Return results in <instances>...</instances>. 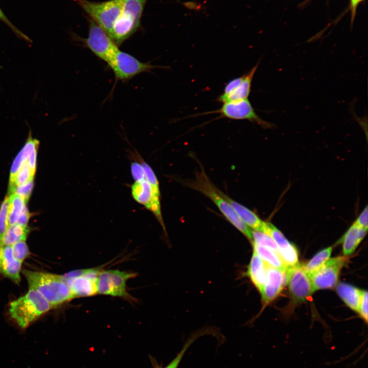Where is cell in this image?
<instances>
[{
	"instance_id": "1",
	"label": "cell",
	"mask_w": 368,
	"mask_h": 368,
	"mask_svg": "<svg viewBox=\"0 0 368 368\" xmlns=\"http://www.w3.org/2000/svg\"><path fill=\"white\" fill-rule=\"evenodd\" d=\"M22 273L26 278L29 289L39 292L53 308L74 298L62 275L27 269Z\"/></svg>"
},
{
	"instance_id": "2",
	"label": "cell",
	"mask_w": 368,
	"mask_h": 368,
	"mask_svg": "<svg viewBox=\"0 0 368 368\" xmlns=\"http://www.w3.org/2000/svg\"><path fill=\"white\" fill-rule=\"evenodd\" d=\"M192 179L183 180L182 183L197 191L211 200L225 218L251 241L252 231L238 215L229 203L220 194L210 181L202 167Z\"/></svg>"
},
{
	"instance_id": "3",
	"label": "cell",
	"mask_w": 368,
	"mask_h": 368,
	"mask_svg": "<svg viewBox=\"0 0 368 368\" xmlns=\"http://www.w3.org/2000/svg\"><path fill=\"white\" fill-rule=\"evenodd\" d=\"M51 309L50 304L39 292L29 289L25 295L10 303L9 312L17 325L25 329Z\"/></svg>"
},
{
	"instance_id": "4",
	"label": "cell",
	"mask_w": 368,
	"mask_h": 368,
	"mask_svg": "<svg viewBox=\"0 0 368 368\" xmlns=\"http://www.w3.org/2000/svg\"><path fill=\"white\" fill-rule=\"evenodd\" d=\"M147 0H124L121 14L109 37L120 45L140 28L141 19Z\"/></svg>"
},
{
	"instance_id": "5",
	"label": "cell",
	"mask_w": 368,
	"mask_h": 368,
	"mask_svg": "<svg viewBox=\"0 0 368 368\" xmlns=\"http://www.w3.org/2000/svg\"><path fill=\"white\" fill-rule=\"evenodd\" d=\"M124 0L95 2L77 0L78 4L109 36L122 11Z\"/></svg>"
},
{
	"instance_id": "6",
	"label": "cell",
	"mask_w": 368,
	"mask_h": 368,
	"mask_svg": "<svg viewBox=\"0 0 368 368\" xmlns=\"http://www.w3.org/2000/svg\"><path fill=\"white\" fill-rule=\"evenodd\" d=\"M107 64L113 72L116 79L121 81L131 79L136 75L150 72L155 68H168L142 62L120 49L116 51Z\"/></svg>"
},
{
	"instance_id": "7",
	"label": "cell",
	"mask_w": 368,
	"mask_h": 368,
	"mask_svg": "<svg viewBox=\"0 0 368 368\" xmlns=\"http://www.w3.org/2000/svg\"><path fill=\"white\" fill-rule=\"evenodd\" d=\"M136 276L134 272L101 270L98 277L97 294L130 298L127 290V282Z\"/></svg>"
},
{
	"instance_id": "8",
	"label": "cell",
	"mask_w": 368,
	"mask_h": 368,
	"mask_svg": "<svg viewBox=\"0 0 368 368\" xmlns=\"http://www.w3.org/2000/svg\"><path fill=\"white\" fill-rule=\"evenodd\" d=\"M88 21V36L86 38H80V40L85 47L107 63L119 49V46L94 21L89 19Z\"/></svg>"
},
{
	"instance_id": "9",
	"label": "cell",
	"mask_w": 368,
	"mask_h": 368,
	"mask_svg": "<svg viewBox=\"0 0 368 368\" xmlns=\"http://www.w3.org/2000/svg\"><path fill=\"white\" fill-rule=\"evenodd\" d=\"M212 113L220 114L218 119L225 118L236 120H248L265 129L271 128L274 126V124L263 120L257 114L248 99L224 103L218 109L198 115Z\"/></svg>"
},
{
	"instance_id": "10",
	"label": "cell",
	"mask_w": 368,
	"mask_h": 368,
	"mask_svg": "<svg viewBox=\"0 0 368 368\" xmlns=\"http://www.w3.org/2000/svg\"><path fill=\"white\" fill-rule=\"evenodd\" d=\"M287 284L295 303L304 302L314 291L310 276L299 263L286 269Z\"/></svg>"
},
{
	"instance_id": "11",
	"label": "cell",
	"mask_w": 368,
	"mask_h": 368,
	"mask_svg": "<svg viewBox=\"0 0 368 368\" xmlns=\"http://www.w3.org/2000/svg\"><path fill=\"white\" fill-rule=\"evenodd\" d=\"M347 259L344 257L329 259L310 277L314 291L333 288L337 285L340 271Z\"/></svg>"
},
{
	"instance_id": "12",
	"label": "cell",
	"mask_w": 368,
	"mask_h": 368,
	"mask_svg": "<svg viewBox=\"0 0 368 368\" xmlns=\"http://www.w3.org/2000/svg\"><path fill=\"white\" fill-rule=\"evenodd\" d=\"M101 270L99 268H89L88 271L82 275L63 279L74 298L97 294V280Z\"/></svg>"
},
{
	"instance_id": "13",
	"label": "cell",
	"mask_w": 368,
	"mask_h": 368,
	"mask_svg": "<svg viewBox=\"0 0 368 368\" xmlns=\"http://www.w3.org/2000/svg\"><path fill=\"white\" fill-rule=\"evenodd\" d=\"M263 233L269 235L272 238L278 248L279 255L287 268L298 264V251L296 247L274 225L266 222Z\"/></svg>"
},
{
	"instance_id": "14",
	"label": "cell",
	"mask_w": 368,
	"mask_h": 368,
	"mask_svg": "<svg viewBox=\"0 0 368 368\" xmlns=\"http://www.w3.org/2000/svg\"><path fill=\"white\" fill-rule=\"evenodd\" d=\"M266 275L262 298L265 305L274 300L287 284L286 270L276 268L265 263Z\"/></svg>"
},
{
	"instance_id": "15",
	"label": "cell",
	"mask_w": 368,
	"mask_h": 368,
	"mask_svg": "<svg viewBox=\"0 0 368 368\" xmlns=\"http://www.w3.org/2000/svg\"><path fill=\"white\" fill-rule=\"evenodd\" d=\"M138 160L141 164L146 176L149 183L152 193V205L151 211L162 226L165 234L166 228L163 219L160 205V192L158 179L150 165L137 153Z\"/></svg>"
},
{
	"instance_id": "16",
	"label": "cell",
	"mask_w": 368,
	"mask_h": 368,
	"mask_svg": "<svg viewBox=\"0 0 368 368\" xmlns=\"http://www.w3.org/2000/svg\"><path fill=\"white\" fill-rule=\"evenodd\" d=\"M22 263L15 258L11 246H3L0 251L1 274L18 284L20 281V272Z\"/></svg>"
},
{
	"instance_id": "17",
	"label": "cell",
	"mask_w": 368,
	"mask_h": 368,
	"mask_svg": "<svg viewBox=\"0 0 368 368\" xmlns=\"http://www.w3.org/2000/svg\"><path fill=\"white\" fill-rule=\"evenodd\" d=\"M217 190L249 228L263 232L266 222L262 221L255 213L232 199L219 189L217 188Z\"/></svg>"
},
{
	"instance_id": "18",
	"label": "cell",
	"mask_w": 368,
	"mask_h": 368,
	"mask_svg": "<svg viewBox=\"0 0 368 368\" xmlns=\"http://www.w3.org/2000/svg\"><path fill=\"white\" fill-rule=\"evenodd\" d=\"M259 63L258 62L249 71L243 75L241 83L229 94L225 96L219 95L217 101L223 104L248 99L251 91L252 81Z\"/></svg>"
},
{
	"instance_id": "19",
	"label": "cell",
	"mask_w": 368,
	"mask_h": 368,
	"mask_svg": "<svg viewBox=\"0 0 368 368\" xmlns=\"http://www.w3.org/2000/svg\"><path fill=\"white\" fill-rule=\"evenodd\" d=\"M246 275L262 295L266 275L265 263L255 250L248 266Z\"/></svg>"
},
{
	"instance_id": "20",
	"label": "cell",
	"mask_w": 368,
	"mask_h": 368,
	"mask_svg": "<svg viewBox=\"0 0 368 368\" xmlns=\"http://www.w3.org/2000/svg\"><path fill=\"white\" fill-rule=\"evenodd\" d=\"M130 188L131 194L133 199L151 211L153 201L152 193L150 185L146 178L134 180Z\"/></svg>"
},
{
	"instance_id": "21",
	"label": "cell",
	"mask_w": 368,
	"mask_h": 368,
	"mask_svg": "<svg viewBox=\"0 0 368 368\" xmlns=\"http://www.w3.org/2000/svg\"><path fill=\"white\" fill-rule=\"evenodd\" d=\"M336 291L346 304L351 309L358 312L363 290L344 283H339Z\"/></svg>"
},
{
	"instance_id": "22",
	"label": "cell",
	"mask_w": 368,
	"mask_h": 368,
	"mask_svg": "<svg viewBox=\"0 0 368 368\" xmlns=\"http://www.w3.org/2000/svg\"><path fill=\"white\" fill-rule=\"evenodd\" d=\"M367 229L359 227L353 223L342 238V249L344 256L352 254L365 237Z\"/></svg>"
},
{
	"instance_id": "23",
	"label": "cell",
	"mask_w": 368,
	"mask_h": 368,
	"mask_svg": "<svg viewBox=\"0 0 368 368\" xmlns=\"http://www.w3.org/2000/svg\"><path fill=\"white\" fill-rule=\"evenodd\" d=\"M30 131L27 140L24 146L17 154L12 163L10 170L9 180H11L14 178L22 165L27 161L32 152L38 147L39 144V141L32 137L31 130Z\"/></svg>"
},
{
	"instance_id": "24",
	"label": "cell",
	"mask_w": 368,
	"mask_h": 368,
	"mask_svg": "<svg viewBox=\"0 0 368 368\" xmlns=\"http://www.w3.org/2000/svg\"><path fill=\"white\" fill-rule=\"evenodd\" d=\"M255 250L268 265L281 269L286 270L287 267L280 255L271 249L259 245L252 242Z\"/></svg>"
},
{
	"instance_id": "25",
	"label": "cell",
	"mask_w": 368,
	"mask_h": 368,
	"mask_svg": "<svg viewBox=\"0 0 368 368\" xmlns=\"http://www.w3.org/2000/svg\"><path fill=\"white\" fill-rule=\"evenodd\" d=\"M29 231L28 227L17 223L9 226L0 243L3 245L11 246L16 242L25 241Z\"/></svg>"
},
{
	"instance_id": "26",
	"label": "cell",
	"mask_w": 368,
	"mask_h": 368,
	"mask_svg": "<svg viewBox=\"0 0 368 368\" xmlns=\"http://www.w3.org/2000/svg\"><path fill=\"white\" fill-rule=\"evenodd\" d=\"M8 198V224L11 226L17 223L27 202L15 193L9 196Z\"/></svg>"
},
{
	"instance_id": "27",
	"label": "cell",
	"mask_w": 368,
	"mask_h": 368,
	"mask_svg": "<svg viewBox=\"0 0 368 368\" xmlns=\"http://www.w3.org/2000/svg\"><path fill=\"white\" fill-rule=\"evenodd\" d=\"M35 173V172L30 168L28 162H25L14 178L11 180H9V196L13 194L16 187L25 185L33 180Z\"/></svg>"
},
{
	"instance_id": "28",
	"label": "cell",
	"mask_w": 368,
	"mask_h": 368,
	"mask_svg": "<svg viewBox=\"0 0 368 368\" xmlns=\"http://www.w3.org/2000/svg\"><path fill=\"white\" fill-rule=\"evenodd\" d=\"M332 251V247L326 248L317 252L303 267L307 273L310 276L318 270L329 259Z\"/></svg>"
},
{
	"instance_id": "29",
	"label": "cell",
	"mask_w": 368,
	"mask_h": 368,
	"mask_svg": "<svg viewBox=\"0 0 368 368\" xmlns=\"http://www.w3.org/2000/svg\"><path fill=\"white\" fill-rule=\"evenodd\" d=\"M251 242L259 245L267 247L280 255L275 242L272 238L267 234L259 231H252Z\"/></svg>"
},
{
	"instance_id": "30",
	"label": "cell",
	"mask_w": 368,
	"mask_h": 368,
	"mask_svg": "<svg viewBox=\"0 0 368 368\" xmlns=\"http://www.w3.org/2000/svg\"><path fill=\"white\" fill-rule=\"evenodd\" d=\"M9 198L7 196L1 204L0 208V242L5 234L8 226Z\"/></svg>"
},
{
	"instance_id": "31",
	"label": "cell",
	"mask_w": 368,
	"mask_h": 368,
	"mask_svg": "<svg viewBox=\"0 0 368 368\" xmlns=\"http://www.w3.org/2000/svg\"><path fill=\"white\" fill-rule=\"evenodd\" d=\"M11 246L15 258L21 262L30 255V251L25 241L16 242Z\"/></svg>"
},
{
	"instance_id": "32",
	"label": "cell",
	"mask_w": 368,
	"mask_h": 368,
	"mask_svg": "<svg viewBox=\"0 0 368 368\" xmlns=\"http://www.w3.org/2000/svg\"><path fill=\"white\" fill-rule=\"evenodd\" d=\"M33 187V180H32L25 185L16 187L13 190V194H17L27 202L32 193Z\"/></svg>"
},
{
	"instance_id": "33",
	"label": "cell",
	"mask_w": 368,
	"mask_h": 368,
	"mask_svg": "<svg viewBox=\"0 0 368 368\" xmlns=\"http://www.w3.org/2000/svg\"><path fill=\"white\" fill-rule=\"evenodd\" d=\"M0 20L5 23L10 29L15 34V35L21 39H24L29 42H32V40L26 35L24 33L21 32L18 29H17L8 18L7 16L5 14L0 7Z\"/></svg>"
},
{
	"instance_id": "34",
	"label": "cell",
	"mask_w": 368,
	"mask_h": 368,
	"mask_svg": "<svg viewBox=\"0 0 368 368\" xmlns=\"http://www.w3.org/2000/svg\"><path fill=\"white\" fill-rule=\"evenodd\" d=\"M130 172L134 180H140L146 177L144 169L138 159L131 162Z\"/></svg>"
},
{
	"instance_id": "35",
	"label": "cell",
	"mask_w": 368,
	"mask_h": 368,
	"mask_svg": "<svg viewBox=\"0 0 368 368\" xmlns=\"http://www.w3.org/2000/svg\"><path fill=\"white\" fill-rule=\"evenodd\" d=\"M196 337H193L192 338L189 339L188 341L185 344L184 347L175 358L164 368H177L186 351L189 348L191 344L194 341V339H196Z\"/></svg>"
},
{
	"instance_id": "36",
	"label": "cell",
	"mask_w": 368,
	"mask_h": 368,
	"mask_svg": "<svg viewBox=\"0 0 368 368\" xmlns=\"http://www.w3.org/2000/svg\"><path fill=\"white\" fill-rule=\"evenodd\" d=\"M358 312L361 317L367 322V292L366 291L362 292V297L359 305Z\"/></svg>"
},
{
	"instance_id": "37",
	"label": "cell",
	"mask_w": 368,
	"mask_h": 368,
	"mask_svg": "<svg viewBox=\"0 0 368 368\" xmlns=\"http://www.w3.org/2000/svg\"><path fill=\"white\" fill-rule=\"evenodd\" d=\"M367 206L366 205L358 216L354 223L359 227L367 230Z\"/></svg>"
},
{
	"instance_id": "38",
	"label": "cell",
	"mask_w": 368,
	"mask_h": 368,
	"mask_svg": "<svg viewBox=\"0 0 368 368\" xmlns=\"http://www.w3.org/2000/svg\"><path fill=\"white\" fill-rule=\"evenodd\" d=\"M29 218L30 213L26 205L16 223L24 227H28Z\"/></svg>"
},
{
	"instance_id": "39",
	"label": "cell",
	"mask_w": 368,
	"mask_h": 368,
	"mask_svg": "<svg viewBox=\"0 0 368 368\" xmlns=\"http://www.w3.org/2000/svg\"><path fill=\"white\" fill-rule=\"evenodd\" d=\"M362 0H351V8L352 11V16L354 17L356 11V7L358 4Z\"/></svg>"
},
{
	"instance_id": "40",
	"label": "cell",
	"mask_w": 368,
	"mask_h": 368,
	"mask_svg": "<svg viewBox=\"0 0 368 368\" xmlns=\"http://www.w3.org/2000/svg\"><path fill=\"white\" fill-rule=\"evenodd\" d=\"M3 245L1 243H0V251H1V249H2V247H3Z\"/></svg>"
}]
</instances>
